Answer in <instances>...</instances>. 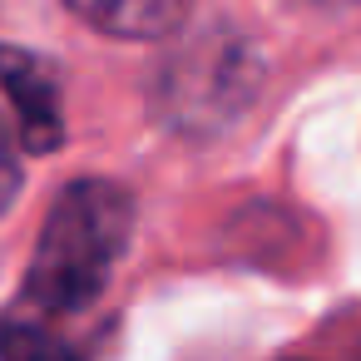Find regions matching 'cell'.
Masks as SVG:
<instances>
[{"mask_svg": "<svg viewBox=\"0 0 361 361\" xmlns=\"http://www.w3.org/2000/svg\"><path fill=\"white\" fill-rule=\"evenodd\" d=\"M20 193V154H16V139L11 129L0 124V213H6Z\"/></svg>", "mask_w": 361, "mask_h": 361, "instance_id": "8992f818", "label": "cell"}, {"mask_svg": "<svg viewBox=\"0 0 361 361\" xmlns=\"http://www.w3.org/2000/svg\"><path fill=\"white\" fill-rule=\"evenodd\" d=\"M65 6L94 25L99 35H114V40H164L173 35L188 11H193V0H65Z\"/></svg>", "mask_w": 361, "mask_h": 361, "instance_id": "277c9868", "label": "cell"}, {"mask_svg": "<svg viewBox=\"0 0 361 361\" xmlns=\"http://www.w3.org/2000/svg\"><path fill=\"white\" fill-rule=\"evenodd\" d=\"M0 90L20 114V139L30 154H50L65 144V114H60V85L45 60L30 50L0 45Z\"/></svg>", "mask_w": 361, "mask_h": 361, "instance_id": "3957f363", "label": "cell"}, {"mask_svg": "<svg viewBox=\"0 0 361 361\" xmlns=\"http://www.w3.org/2000/svg\"><path fill=\"white\" fill-rule=\"evenodd\" d=\"M0 361H80V356L45 322H6L0 326Z\"/></svg>", "mask_w": 361, "mask_h": 361, "instance_id": "5b68a950", "label": "cell"}, {"mask_svg": "<svg viewBox=\"0 0 361 361\" xmlns=\"http://www.w3.org/2000/svg\"><path fill=\"white\" fill-rule=\"evenodd\" d=\"M129 238H134L129 188L109 178L70 183L40 228V247L25 272L30 302L45 312H85L109 287Z\"/></svg>", "mask_w": 361, "mask_h": 361, "instance_id": "6da1fadb", "label": "cell"}, {"mask_svg": "<svg viewBox=\"0 0 361 361\" xmlns=\"http://www.w3.org/2000/svg\"><path fill=\"white\" fill-rule=\"evenodd\" d=\"M302 6H317V11H341V6H356V0H302Z\"/></svg>", "mask_w": 361, "mask_h": 361, "instance_id": "52a82bcc", "label": "cell"}, {"mask_svg": "<svg viewBox=\"0 0 361 361\" xmlns=\"http://www.w3.org/2000/svg\"><path fill=\"white\" fill-rule=\"evenodd\" d=\"M257 55L233 35H198L159 80L164 114L178 129H223L257 94Z\"/></svg>", "mask_w": 361, "mask_h": 361, "instance_id": "7a4b0ae2", "label": "cell"}]
</instances>
